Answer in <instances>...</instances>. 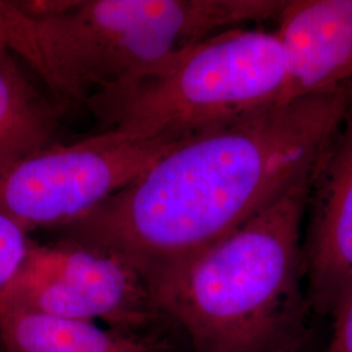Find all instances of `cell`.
<instances>
[{"mask_svg":"<svg viewBox=\"0 0 352 352\" xmlns=\"http://www.w3.org/2000/svg\"><path fill=\"white\" fill-rule=\"evenodd\" d=\"M287 352H294V351H287Z\"/></svg>","mask_w":352,"mask_h":352,"instance_id":"cell-13","label":"cell"},{"mask_svg":"<svg viewBox=\"0 0 352 352\" xmlns=\"http://www.w3.org/2000/svg\"><path fill=\"white\" fill-rule=\"evenodd\" d=\"M333 318V336L321 352H352V292Z\"/></svg>","mask_w":352,"mask_h":352,"instance_id":"cell-12","label":"cell"},{"mask_svg":"<svg viewBox=\"0 0 352 352\" xmlns=\"http://www.w3.org/2000/svg\"><path fill=\"white\" fill-rule=\"evenodd\" d=\"M307 214V302L317 314L333 317L352 292V98L315 167Z\"/></svg>","mask_w":352,"mask_h":352,"instance_id":"cell-7","label":"cell"},{"mask_svg":"<svg viewBox=\"0 0 352 352\" xmlns=\"http://www.w3.org/2000/svg\"><path fill=\"white\" fill-rule=\"evenodd\" d=\"M286 88L277 33L235 28L183 51L162 74L88 109L106 129L183 141L283 102Z\"/></svg>","mask_w":352,"mask_h":352,"instance_id":"cell-4","label":"cell"},{"mask_svg":"<svg viewBox=\"0 0 352 352\" xmlns=\"http://www.w3.org/2000/svg\"><path fill=\"white\" fill-rule=\"evenodd\" d=\"M180 142L113 128L56 142L0 175V214L26 234L65 226L128 187Z\"/></svg>","mask_w":352,"mask_h":352,"instance_id":"cell-5","label":"cell"},{"mask_svg":"<svg viewBox=\"0 0 352 352\" xmlns=\"http://www.w3.org/2000/svg\"><path fill=\"white\" fill-rule=\"evenodd\" d=\"M63 109L0 49V175L58 141Z\"/></svg>","mask_w":352,"mask_h":352,"instance_id":"cell-9","label":"cell"},{"mask_svg":"<svg viewBox=\"0 0 352 352\" xmlns=\"http://www.w3.org/2000/svg\"><path fill=\"white\" fill-rule=\"evenodd\" d=\"M352 84L279 102L177 144L128 187L65 225L69 243L148 280L236 230L315 170Z\"/></svg>","mask_w":352,"mask_h":352,"instance_id":"cell-1","label":"cell"},{"mask_svg":"<svg viewBox=\"0 0 352 352\" xmlns=\"http://www.w3.org/2000/svg\"><path fill=\"white\" fill-rule=\"evenodd\" d=\"M315 171V170H314ZM314 171L222 239L148 280L196 352H287L302 320V226Z\"/></svg>","mask_w":352,"mask_h":352,"instance_id":"cell-3","label":"cell"},{"mask_svg":"<svg viewBox=\"0 0 352 352\" xmlns=\"http://www.w3.org/2000/svg\"><path fill=\"white\" fill-rule=\"evenodd\" d=\"M286 0H0V49L64 111L138 87L222 32L279 16Z\"/></svg>","mask_w":352,"mask_h":352,"instance_id":"cell-2","label":"cell"},{"mask_svg":"<svg viewBox=\"0 0 352 352\" xmlns=\"http://www.w3.org/2000/svg\"><path fill=\"white\" fill-rule=\"evenodd\" d=\"M30 243L21 227L0 214V291L12 280L24 263Z\"/></svg>","mask_w":352,"mask_h":352,"instance_id":"cell-11","label":"cell"},{"mask_svg":"<svg viewBox=\"0 0 352 352\" xmlns=\"http://www.w3.org/2000/svg\"><path fill=\"white\" fill-rule=\"evenodd\" d=\"M278 20L283 102L352 84V0H287Z\"/></svg>","mask_w":352,"mask_h":352,"instance_id":"cell-8","label":"cell"},{"mask_svg":"<svg viewBox=\"0 0 352 352\" xmlns=\"http://www.w3.org/2000/svg\"><path fill=\"white\" fill-rule=\"evenodd\" d=\"M3 352H151L133 334L20 308L0 309Z\"/></svg>","mask_w":352,"mask_h":352,"instance_id":"cell-10","label":"cell"},{"mask_svg":"<svg viewBox=\"0 0 352 352\" xmlns=\"http://www.w3.org/2000/svg\"><path fill=\"white\" fill-rule=\"evenodd\" d=\"M118 327H141L158 315L145 279L124 260L75 243L47 247L30 243L25 260L0 291V309Z\"/></svg>","mask_w":352,"mask_h":352,"instance_id":"cell-6","label":"cell"}]
</instances>
